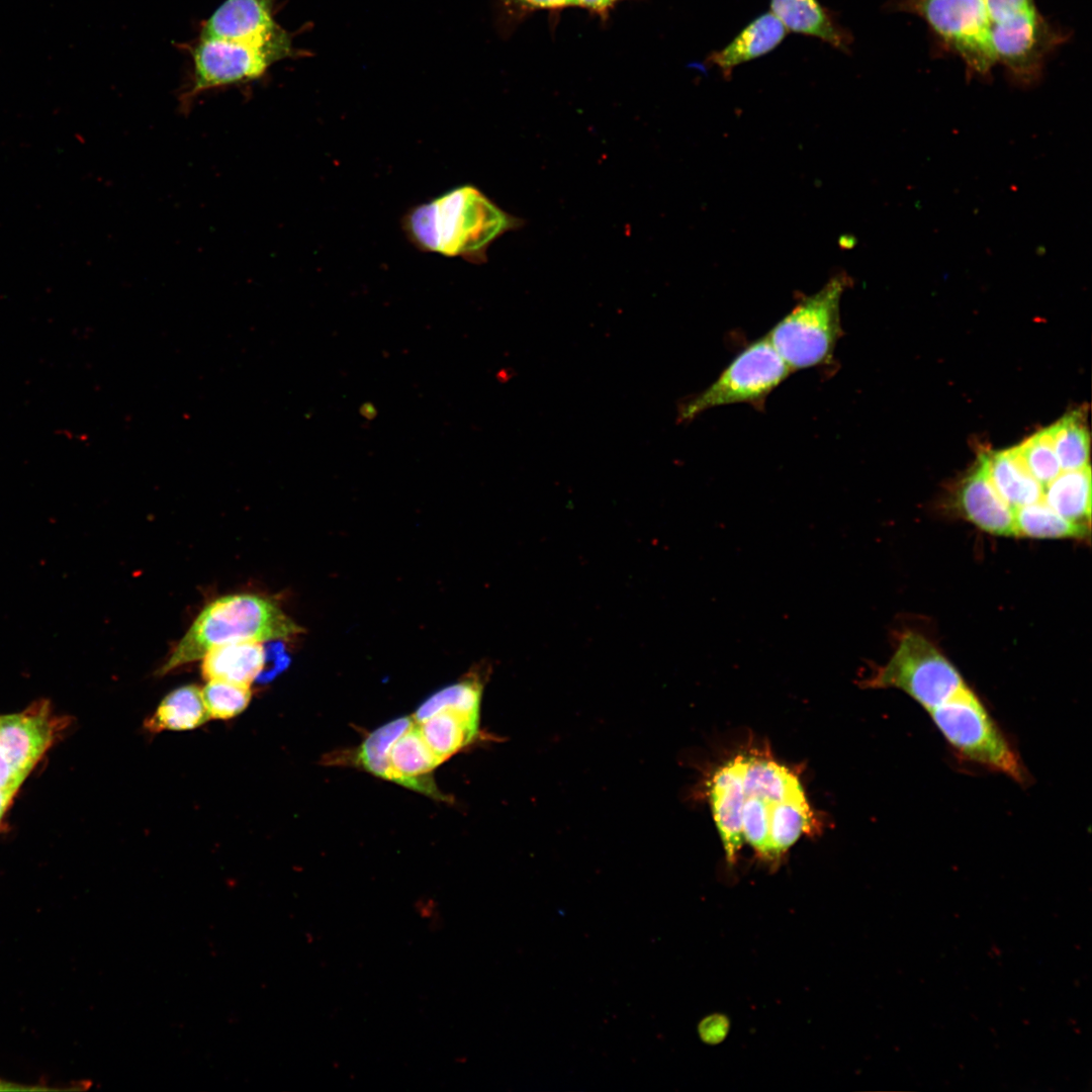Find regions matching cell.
<instances>
[{"instance_id":"cell-17","label":"cell","mask_w":1092,"mask_h":1092,"mask_svg":"<svg viewBox=\"0 0 1092 1092\" xmlns=\"http://www.w3.org/2000/svg\"><path fill=\"white\" fill-rule=\"evenodd\" d=\"M267 652L263 642L240 641L210 649L203 657L204 678L250 686L261 674Z\"/></svg>"},{"instance_id":"cell-3","label":"cell","mask_w":1092,"mask_h":1092,"mask_svg":"<svg viewBox=\"0 0 1092 1092\" xmlns=\"http://www.w3.org/2000/svg\"><path fill=\"white\" fill-rule=\"evenodd\" d=\"M957 756L1025 784L1027 774L1009 738L967 686L927 711Z\"/></svg>"},{"instance_id":"cell-10","label":"cell","mask_w":1092,"mask_h":1092,"mask_svg":"<svg viewBox=\"0 0 1092 1092\" xmlns=\"http://www.w3.org/2000/svg\"><path fill=\"white\" fill-rule=\"evenodd\" d=\"M964 61L972 73L986 76L997 63L985 0H905Z\"/></svg>"},{"instance_id":"cell-13","label":"cell","mask_w":1092,"mask_h":1092,"mask_svg":"<svg viewBox=\"0 0 1092 1092\" xmlns=\"http://www.w3.org/2000/svg\"><path fill=\"white\" fill-rule=\"evenodd\" d=\"M280 29L274 18V0H224L204 22L200 37L257 38Z\"/></svg>"},{"instance_id":"cell-2","label":"cell","mask_w":1092,"mask_h":1092,"mask_svg":"<svg viewBox=\"0 0 1092 1092\" xmlns=\"http://www.w3.org/2000/svg\"><path fill=\"white\" fill-rule=\"evenodd\" d=\"M300 632V626L271 599L253 594L224 596L200 612L158 673L202 659L220 645L287 639Z\"/></svg>"},{"instance_id":"cell-8","label":"cell","mask_w":1092,"mask_h":1092,"mask_svg":"<svg viewBox=\"0 0 1092 1092\" xmlns=\"http://www.w3.org/2000/svg\"><path fill=\"white\" fill-rule=\"evenodd\" d=\"M985 3L996 62L1002 63L1018 84H1034L1045 56L1058 40L1055 32L1038 13L1034 0Z\"/></svg>"},{"instance_id":"cell-5","label":"cell","mask_w":1092,"mask_h":1092,"mask_svg":"<svg viewBox=\"0 0 1092 1092\" xmlns=\"http://www.w3.org/2000/svg\"><path fill=\"white\" fill-rule=\"evenodd\" d=\"M791 372L763 336L738 353L707 388L679 400L676 423L688 424L707 410L733 403H748L760 410Z\"/></svg>"},{"instance_id":"cell-21","label":"cell","mask_w":1092,"mask_h":1092,"mask_svg":"<svg viewBox=\"0 0 1092 1092\" xmlns=\"http://www.w3.org/2000/svg\"><path fill=\"white\" fill-rule=\"evenodd\" d=\"M478 721V718L445 709L417 724L425 742L441 763L476 737Z\"/></svg>"},{"instance_id":"cell-26","label":"cell","mask_w":1092,"mask_h":1092,"mask_svg":"<svg viewBox=\"0 0 1092 1092\" xmlns=\"http://www.w3.org/2000/svg\"><path fill=\"white\" fill-rule=\"evenodd\" d=\"M413 722V717H402L374 730L360 745L356 754L357 763L374 776L388 780L390 748Z\"/></svg>"},{"instance_id":"cell-16","label":"cell","mask_w":1092,"mask_h":1092,"mask_svg":"<svg viewBox=\"0 0 1092 1092\" xmlns=\"http://www.w3.org/2000/svg\"><path fill=\"white\" fill-rule=\"evenodd\" d=\"M769 7L788 31L819 38L842 53H849L850 32L819 0H770Z\"/></svg>"},{"instance_id":"cell-6","label":"cell","mask_w":1092,"mask_h":1092,"mask_svg":"<svg viewBox=\"0 0 1092 1092\" xmlns=\"http://www.w3.org/2000/svg\"><path fill=\"white\" fill-rule=\"evenodd\" d=\"M296 51L289 32L257 38L200 37L193 49V79L185 99L217 87L253 81Z\"/></svg>"},{"instance_id":"cell-24","label":"cell","mask_w":1092,"mask_h":1092,"mask_svg":"<svg viewBox=\"0 0 1092 1092\" xmlns=\"http://www.w3.org/2000/svg\"><path fill=\"white\" fill-rule=\"evenodd\" d=\"M482 691L483 682L479 674H469L466 678L433 694L417 709L413 719L421 722L445 709L479 719Z\"/></svg>"},{"instance_id":"cell-11","label":"cell","mask_w":1092,"mask_h":1092,"mask_svg":"<svg viewBox=\"0 0 1092 1092\" xmlns=\"http://www.w3.org/2000/svg\"><path fill=\"white\" fill-rule=\"evenodd\" d=\"M745 767L746 754H737L715 770L709 784L713 818L729 861L735 860L744 841Z\"/></svg>"},{"instance_id":"cell-1","label":"cell","mask_w":1092,"mask_h":1092,"mask_svg":"<svg viewBox=\"0 0 1092 1092\" xmlns=\"http://www.w3.org/2000/svg\"><path fill=\"white\" fill-rule=\"evenodd\" d=\"M523 223L472 184L412 206L400 220L405 239L420 252L472 264L484 263L489 246Z\"/></svg>"},{"instance_id":"cell-22","label":"cell","mask_w":1092,"mask_h":1092,"mask_svg":"<svg viewBox=\"0 0 1092 1092\" xmlns=\"http://www.w3.org/2000/svg\"><path fill=\"white\" fill-rule=\"evenodd\" d=\"M209 718L202 690L189 685L168 694L146 726L153 732L190 730L199 727Z\"/></svg>"},{"instance_id":"cell-4","label":"cell","mask_w":1092,"mask_h":1092,"mask_svg":"<svg viewBox=\"0 0 1092 1092\" xmlns=\"http://www.w3.org/2000/svg\"><path fill=\"white\" fill-rule=\"evenodd\" d=\"M846 274L832 276L817 292L805 296L765 335L792 371L832 362L842 335L841 295Z\"/></svg>"},{"instance_id":"cell-18","label":"cell","mask_w":1092,"mask_h":1092,"mask_svg":"<svg viewBox=\"0 0 1092 1092\" xmlns=\"http://www.w3.org/2000/svg\"><path fill=\"white\" fill-rule=\"evenodd\" d=\"M821 824L805 795L769 802L768 858L783 855L804 834H816Z\"/></svg>"},{"instance_id":"cell-14","label":"cell","mask_w":1092,"mask_h":1092,"mask_svg":"<svg viewBox=\"0 0 1092 1092\" xmlns=\"http://www.w3.org/2000/svg\"><path fill=\"white\" fill-rule=\"evenodd\" d=\"M388 761L389 781L436 799H445L430 777L440 761L425 742L415 720L393 742Z\"/></svg>"},{"instance_id":"cell-31","label":"cell","mask_w":1092,"mask_h":1092,"mask_svg":"<svg viewBox=\"0 0 1092 1092\" xmlns=\"http://www.w3.org/2000/svg\"><path fill=\"white\" fill-rule=\"evenodd\" d=\"M50 1090H64L56 1087H48L41 1085H29L7 1081L0 1078V1091H50Z\"/></svg>"},{"instance_id":"cell-12","label":"cell","mask_w":1092,"mask_h":1092,"mask_svg":"<svg viewBox=\"0 0 1092 1092\" xmlns=\"http://www.w3.org/2000/svg\"><path fill=\"white\" fill-rule=\"evenodd\" d=\"M963 516L981 530L999 536H1015L1014 509L997 492L982 456L964 480L958 494Z\"/></svg>"},{"instance_id":"cell-15","label":"cell","mask_w":1092,"mask_h":1092,"mask_svg":"<svg viewBox=\"0 0 1092 1092\" xmlns=\"http://www.w3.org/2000/svg\"><path fill=\"white\" fill-rule=\"evenodd\" d=\"M787 33L786 27L770 11L764 12L751 20L727 46L712 52L707 64L717 67L729 79L734 68L770 53Z\"/></svg>"},{"instance_id":"cell-27","label":"cell","mask_w":1092,"mask_h":1092,"mask_svg":"<svg viewBox=\"0 0 1092 1092\" xmlns=\"http://www.w3.org/2000/svg\"><path fill=\"white\" fill-rule=\"evenodd\" d=\"M1013 449L1027 471L1042 486L1062 471L1046 429L1032 435Z\"/></svg>"},{"instance_id":"cell-9","label":"cell","mask_w":1092,"mask_h":1092,"mask_svg":"<svg viewBox=\"0 0 1092 1092\" xmlns=\"http://www.w3.org/2000/svg\"><path fill=\"white\" fill-rule=\"evenodd\" d=\"M70 722L67 716L57 714L47 699L19 712L0 714V791L18 793Z\"/></svg>"},{"instance_id":"cell-32","label":"cell","mask_w":1092,"mask_h":1092,"mask_svg":"<svg viewBox=\"0 0 1092 1092\" xmlns=\"http://www.w3.org/2000/svg\"><path fill=\"white\" fill-rule=\"evenodd\" d=\"M16 794L13 791H0V822L13 803Z\"/></svg>"},{"instance_id":"cell-7","label":"cell","mask_w":1092,"mask_h":1092,"mask_svg":"<svg viewBox=\"0 0 1092 1092\" xmlns=\"http://www.w3.org/2000/svg\"><path fill=\"white\" fill-rule=\"evenodd\" d=\"M863 686L904 692L926 712L963 688L964 678L953 664L924 636L907 632L889 661L875 669Z\"/></svg>"},{"instance_id":"cell-23","label":"cell","mask_w":1092,"mask_h":1092,"mask_svg":"<svg viewBox=\"0 0 1092 1092\" xmlns=\"http://www.w3.org/2000/svg\"><path fill=\"white\" fill-rule=\"evenodd\" d=\"M1015 536L1056 539L1085 538L1090 534V526L1070 521L1042 499L1014 509Z\"/></svg>"},{"instance_id":"cell-29","label":"cell","mask_w":1092,"mask_h":1092,"mask_svg":"<svg viewBox=\"0 0 1092 1092\" xmlns=\"http://www.w3.org/2000/svg\"><path fill=\"white\" fill-rule=\"evenodd\" d=\"M506 3L523 11L562 9L572 6L571 0H506Z\"/></svg>"},{"instance_id":"cell-20","label":"cell","mask_w":1092,"mask_h":1092,"mask_svg":"<svg viewBox=\"0 0 1092 1092\" xmlns=\"http://www.w3.org/2000/svg\"><path fill=\"white\" fill-rule=\"evenodd\" d=\"M1041 499L1062 517L1090 526V465L1079 469L1061 471L1043 486Z\"/></svg>"},{"instance_id":"cell-19","label":"cell","mask_w":1092,"mask_h":1092,"mask_svg":"<svg viewBox=\"0 0 1092 1092\" xmlns=\"http://www.w3.org/2000/svg\"><path fill=\"white\" fill-rule=\"evenodd\" d=\"M989 478L1013 509L1038 502L1043 486L1027 471L1013 448L982 455Z\"/></svg>"},{"instance_id":"cell-30","label":"cell","mask_w":1092,"mask_h":1092,"mask_svg":"<svg viewBox=\"0 0 1092 1092\" xmlns=\"http://www.w3.org/2000/svg\"><path fill=\"white\" fill-rule=\"evenodd\" d=\"M621 0H572L574 6L588 9L605 17L617 2Z\"/></svg>"},{"instance_id":"cell-33","label":"cell","mask_w":1092,"mask_h":1092,"mask_svg":"<svg viewBox=\"0 0 1092 1092\" xmlns=\"http://www.w3.org/2000/svg\"><path fill=\"white\" fill-rule=\"evenodd\" d=\"M360 415L368 420H373L377 416V410L371 402H365L360 406Z\"/></svg>"},{"instance_id":"cell-25","label":"cell","mask_w":1092,"mask_h":1092,"mask_svg":"<svg viewBox=\"0 0 1092 1092\" xmlns=\"http://www.w3.org/2000/svg\"><path fill=\"white\" fill-rule=\"evenodd\" d=\"M1045 429L1062 471L1089 465L1090 438L1078 413L1066 415Z\"/></svg>"},{"instance_id":"cell-28","label":"cell","mask_w":1092,"mask_h":1092,"mask_svg":"<svg viewBox=\"0 0 1092 1092\" xmlns=\"http://www.w3.org/2000/svg\"><path fill=\"white\" fill-rule=\"evenodd\" d=\"M250 686L210 679L202 690L209 717L226 720L241 714L251 700Z\"/></svg>"}]
</instances>
